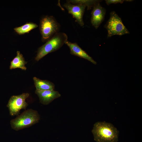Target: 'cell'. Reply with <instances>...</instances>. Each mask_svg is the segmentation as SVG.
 Segmentation results:
<instances>
[{"instance_id": "cell-8", "label": "cell", "mask_w": 142, "mask_h": 142, "mask_svg": "<svg viewBox=\"0 0 142 142\" xmlns=\"http://www.w3.org/2000/svg\"><path fill=\"white\" fill-rule=\"evenodd\" d=\"M92 8L91 23L95 28L97 29L104 20L106 9L101 5L100 2L96 3Z\"/></svg>"}, {"instance_id": "cell-11", "label": "cell", "mask_w": 142, "mask_h": 142, "mask_svg": "<svg viewBox=\"0 0 142 142\" xmlns=\"http://www.w3.org/2000/svg\"><path fill=\"white\" fill-rule=\"evenodd\" d=\"M27 63L23 55L20 51H17L16 56L11 62L9 68L11 69L19 68L26 70L27 68L25 65Z\"/></svg>"}, {"instance_id": "cell-3", "label": "cell", "mask_w": 142, "mask_h": 142, "mask_svg": "<svg viewBox=\"0 0 142 142\" xmlns=\"http://www.w3.org/2000/svg\"><path fill=\"white\" fill-rule=\"evenodd\" d=\"M40 119L39 115L37 111L29 109L12 119L10 121V124L12 129L18 131L38 123Z\"/></svg>"}, {"instance_id": "cell-2", "label": "cell", "mask_w": 142, "mask_h": 142, "mask_svg": "<svg viewBox=\"0 0 142 142\" xmlns=\"http://www.w3.org/2000/svg\"><path fill=\"white\" fill-rule=\"evenodd\" d=\"M68 38L67 34L64 33H57L39 48L35 60L38 61L48 53L58 50L68 40Z\"/></svg>"}, {"instance_id": "cell-15", "label": "cell", "mask_w": 142, "mask_h": 142, "mask_svg": "<svg viewBox=\"0 0 142 142\" xmlns=\"http://www.w3.org/2000/svg\"><path fill=\"white\" fill-rule=\"evenodd\" d=\"M131 2L132 0H106L105 3L109 5L111 4H116L118 3H122L125 1Z\"/></svg>"}, {"instance_id": "cell-13", "label": "cell", "mask_w": 142, "mask_h": 142, "mask_svg": "<svg viewBox=\"0 0 142 142\" xmlns=\"http://www.w3.org/2000/svg\"><path fill=\"white\" fill-rule=\"evenodd\" d=\"M38 27L36 24L33 22H28L19 27L14 29V31L19 35L23 34L29 32Z\"/></svg>"}, {"instance_id": "cell-6", "label": "cell", "mask_w": 142, "mask_h": 142, "mask_svg": "<svg viewBox=\"0 0 142 142\" xmlns=\"http://www.w3.org/2000/svg\"><path fill=\"white\" fill-rule=\"evenodd\" d=\"M29 95L28 93H23L18 95L12 96L10 97L7 107L11 116L18 115L21 110L26 109L28 104L26 100Z\"/></svg>"}, {"instance_id": "cell-14", "label": "cell", "mask_w": 142, "mask_h": 142, "mask_svg": "<svg viewBox=\"0 0 142 142\" xmlns=\"http://www.w3.org/2000/svg\"><path fill=\"white\" fill-rule=\"evenodd\" d=\"M67 2L74 4H80L84 5L87 7L88 10H89L97 3L100 2V0H69Z\"/></svg>"}, {"instance_id": "cell-7", "label": "cell", "mask_w": 142, "mask_h": 142, "mask_svg": "<svg viewBox=\"0 0 142 142\" xmlns=\"http://www.w3.org/2000/svg\"><path fill=\"white\" fill-rule=\"evenodd\" d=\"M63 6L78 23L81 26H83L84 24L83 17L86 7L82 4H73L68 2L64 4Z\"/></svg>"}, {"instance_id": "cell-9", "label": "cell", "mask_w": 142, "mask_h": 142, "mask_svg": "<svg viewBox=\"0 0 142 142\" xmlns=\"http://www.w3.org/2000/svg\"><path fill=\"white\" fill-rule=\"evenodd\" d=\"M35 93L38 97L40 102L45 105L48 104L54 99L61 96L58 92L54 90L43 91L36 89Z\"/></svg>"}, {"instance_id": "cell-10", "label": "cell", "mask_w": 142, "mask_h": 142, "mask_svg": "<svg viewBox=\"0 0 142 142\" xmlns=\"http://www.w3.org/2000/svg\"><path fill=\"white\" fill-rule=\"evenodd\" d=\"M65 44L69 48L71 54L87 59L93 64H97L96 62L76 43H72L67 40Z\"/></svg>"}, {"instance_id": "cell-1", "label": "cell", "mask_w": 142, "mask_h": 142, "mask_svg": "<svg viewBox=\"0 0 142 142\" xmlns=\"http://www.w3.org/2000/svg\"><path fill=\"white\" fill-rule=\"evenodd\" d=\"M92 131L96 142H117L118 140L119 131L111 123L97 122Z\"/></svg>"}, {"instance_id": "cell-4", "label": "cell", "mask_w": 142, "mask_h": 142, "mask_svg": "<svg viewBox=\"0 0 142 142\" xmlns=\"http://www.w3.org/2000/svg\"><path fill=\"white\" fill-rule=\"evenodd\" d=\"M39 30L43 42H47L58 33L60 25L52 16H46L41 20Z\"/></svg>"}, {"instance_id": "cell-5", "label": "cell", "mask_w": 142, "mask_h": 142, "mask_svg": "<svg viewBox=\"0 0 142 142\" xmlns=\"http://www.w3.org/2000/svg\"><path fill=\"white\" fill-rule=\"evenodd\" d=\"M107 32V37L117 35L121 36L130 33L121 18L114 11L111 12L110 17L104 26Z\"/></svg>"}, {"instance_id": "cell-12", "label": "cell", "mask_w": 142, "mask_h": 142, "mask_svg": "<svg viewBox=\"0 0 142 142\" xmlns=\"http://www.w3.org/2000/svg\"><path fill=\"white\" fill-rule=\"evenodd\" d=\"M33 80L36 89L41 90H54L55 85L52 82L46 80H42L34 77Z\"/></svg>"}]
</instances>
